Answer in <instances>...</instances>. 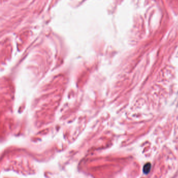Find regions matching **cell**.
Returning <instances> with one entry per match:
<instances>
[{"label": "cell", "instance_id": "6da1fadb", "mask_svg": "<svg viewBox=\"0 0 178 178\" xmlns=\"http://www.w3.org/2000/svg\"><path fill=\"white\" fill-rule=\"evenodd\" d=\"M151 168V164L150 163H147L145 164L143 168V171L145 173H148L149 172Z\"/></svg>", "mask_w": 178, "mask_h": 178}]
</instances>
